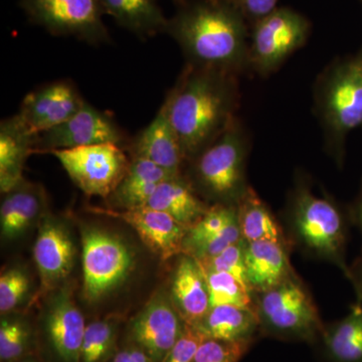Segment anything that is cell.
I'll use <instances>...</instances> for the list:
<instances>
[{"mask_svg":"<svg viewBox=\"0 0 362 362\" xmlns=\"http://www.w3.org/2000/svg\"><path fill=\"white\" fill-rule=\"evenodd\" d=\"M238 76L185 64L161 106L175 130L185 160L197 156L237 119Z\"/></svg>","mask_w":362,"mask_h":362,"instance_id":"1","label":"cell"},{"mask_svg":"<svg viewBox=\"0 0 362 362\" xmlns=\"http://www.w3.org/2000/svg\"><path fill=\"white\" fill-rule=\"evenodd\" d=\"M165 33L187 65L239 75L247 68L250 25L233 0H175Z\"/></svg>","mask_w":362,"mask_h":362,"instance_id":"2","label":"cell"},{"mask_svg":"<svg viewBox=\"0 0 362 362\" xmlns=\"http://www.w3.org/2000/svg\"><path fill=\"white\" fill-rule=\"evenodd\" d=\"M249 136L239 119L213 143L190 159L192 178L189 182L216 204L237 206L247 194V159Z\"/></svg>","mask_w":362,"mask_h":362,"instance_id":"3","label":"cell"},{"mask_svg":"<svg viewBox=\"0 0 362 362\" xmlns=\"http://www.w3.org/2000/svg\"><path fill=\"white\" fill-rule=\"evenodd\" d=\"M314 103L328 149L338 156L345 136L362 125V52L319 75Z\"/></svg>","mask_w":362,"mask_h":362,"instance_id":"4","label":"cell"},{"mask_svg":"<svg viewBox=\"0 0 362 362\" xmlns=\"http://www.w3.org/2000/svg\"><path fill=\"white\" fill-rule=\"evenodd\" d=\"M289 221L297 242L304 250L335 264L350 279L344 255L345 223L334 202L318 197L303 180L300 181L290 197Z\"/></svg>","mask_w":362,"mask_h":362,"instance_id":"5","label":"cell"},{"mask_svg":"<svg viewBox=\"0 0 362 362\" xmlns=\"http://www.w3.org/2000/svg\"><path fill=\"white\" fill-rule=\"evenodd\" d=\"M255 310L259 331L269 337L315 342L325 328L313 299L298 277L255 295Z\"/></svg>","mask_w":362,"mask_h":362,"instance_id":"6","label":"cell"},{"mask_svg":"<svg viewBox=\"0 0 362 362\" xmlns=\"http://www.w3.org/2000/svg\"><path fill=\"white\" fill-rule=\"evenodd\" d=\"M83 296L96 303L122 286L135 268L132 247L115 233L86 226L82 233Z\"/></svg>","mask_w":362,"mask_h":362,"instance_id":"7","label":"cell"},{"mask_svg":"<svg viewBox=\"0 0 362 362\" xmlns=\"http://www.w3.org/2000/svg\"><path fill=\"white\" fill-rule=\"evenodd\" d=\"M311 33V23L290 7L279 6L251 28L247 68L270 75L301 49Z\"/></svg>","mask_w":362,"mask_h":362,"instance_id":"8","label":"cell"},{"mask_svg":"<svg viewBox=\"0 0 362 362\" xmlns=\"http://www.w3.org/2000/svg\"><path fill=\"white\" fill-rule=\"evenodd\" d=\"M30 23L56 37H73L87 44H108L100 0H21Z\"/></svg>","mask_w":362,"mask_h":362,"instance_id":"9","label":"cell"},{"mask_svg":"<svg viewBox=\"0 0 362 362\" xmlns=\"http://www.w3.org/2000/svg\"><path fill=\"white\" fill-rule=\"evenodd\" d=\"M58 159L73 182L90 197L108 199L120 185L130 160L115 143L90 145L49 152Z\"/></svg>","mask_w":362,"mask_h":362,"instance_id":"10","label":"cell"},{"mask_svg":"<svg viewBox=\"0 0 362 362\" xmlns=\"http://www.w3.org/2000/svg\"><path fill=\"white\" fill-rule=\"evenodd\" d=\"M126 136L113 117L86 101L77 114L45 132L35 135L33 153L115 143L122 146Z\"/></svg>","mask_w":362,"mask_h":362,"instance_id":"11","label":"cell"},{"mask_svg":"<svg viewBox=\"0 0 362 362\" xmlns=\"http://www.w3.org/2000/svg\"><path fill=\"white\" fill-rule=\"evenodd\" d=\"M185 326L168 293L158 292L131 319L128 339L156 362H163Z\"/></svg>","mask_w":362,"mask_h":362,"instance_id":"12","label":"cell"},{"mask_svg":"<svg viewBox=\"0 0 362 362\" xmlns=\"http://www.w3.org/2000/svg\"><path fill=\"white\" fill-rule=\"evenodd\" d=\"M85 103L80 90L71 81H56L28 93L18 114L28 129L37 135L65 123Z\"/></svg>","mask_w":362,"mask_h":362,"instance_id":"13","label":"cell"},{"mask_svg":"<svg viewBox=\"0 0 362 362\" xmlns=\"http://www.w3.org/2000/svg\"><path fill=\"white\" fill-rule=\"evenodd\" d=\"M94 211L128 223L145 246L163 261L183 254L187 228L168 214L146 206L122 211L94 209Z\"/></svg>","mask_w":362,"mask_h":362,"instance_id":"14","label":"cell"},{"mask_svg":"<svg viewBox=\"0 0 362 362\" xmlns=\"http://www.w3.org/2000/svg\"><path fill=\"white\" fill-rule=\"evenodd\" d=\"M87 324L70 288H62L47 305L44 329L47 341L61 362H81Z\"/></svg>","mask_w":362,"mask_h":362,"instance_id":"15","label":"cell"},{"mask_svg":"<svg viewBox=\"0 0 362 362\" xmlns=\"http://www.w3.org/2000/svg\"><path fill=\"white\" fill-rule=\"evenodd\" d=\"M40 225L33 259L45 293L56 288L70 275L76 249L70 233L61 221L47 214L42 216Z\"/></svg>","mask_w":362,"mask_h":362,"instance_id":"16","label":"cell"},{"mask_svg":"<svg viewBox=\"0 0 362 362\" xmlns=\"http://www.w3.org/2000/svg\"><path fill=\"white\" fill-rule=\"evenodd\" d=\"M168 294L187 325H197L211 308L206 275L194 257L187 254L178 256Z\"/></svg>","mask_w":362,"mask_h":362,"instance_id":"17","label":"cell"},{"mask_svg":"<svg viewBox=\"0 0 362 362\" xmlns=\"http://www.w3.org/2000/svg\"><path fill=\"white\" fill-rule=\"evenodd\" d=\"M129 147L133 157L153 162L175 175H181L182 164L187 161L175 130L162 107L153 120L135 136Z\"/></svg>","mask_w":362,"mask_h":362,"instance_id":"18","label":"cell"},{"mask_svg":"<svg viewBox=\"0 0 362 362\" xmlns=\"http://www.w3.org/2000/svg\"><path fill=\"white\" fill-rule=\"evenodd\" d=\"M246 266L247 282L254 296L297 278L283 243L247 242Z\"/></svg>","mask_w":362,"mask_h":362,"instance_id":"19","label":"cell"},{"mask_svg":"<svg viewBox=\"0 0 362 362\" xmlns=\"http://www.w3.org/2000/svg\"><path fill=\"white\" fill-rule=\"evenodd\" d=\"M35 134L28 129L18 114L0 123V188L7 194L23 181V171L30 153H33Z\"/></svg>","mask_w":362,"mask_h":362,"instance_id":"20","label":"cell"},{"mask_svg":"<svg viewBox=\"0 0 362 362\" xmlns=\"http://www.w3.org/2000/svg\"><path fill=\"white\" fill-rule=\"evenodd\" d=\"M144 206L169 214L187 230L209 209L182 175L161 182Z\"/></svg>","mask_w":362,"mask_h":362,"instance_id":"21","label":"cell"},{"mask_svg":"<svg viewBox=\"0 0 362 362\" xmlns=\"http://www.w3.org/2000/svg\"><path fill=\"white\" fill-rule=\"evenodd\" d=\"M194 327L204 338L223 341H254L255 335L259 331V322L255 308L220 305L211 307Z\"/></svg>","mask_w":362,"mask_h":362,"instance_id":"22","label":"cell"},{"mask_svg":"<svg viewBox=\"0 0 362 362\" xmlns=\"http://www.w3.org/2000/svg\"><path fill=\"white\" fill-rule=\"evenodd\" d=\"M178 175L153 162L133 157L122 181L108 199L121 209L144 206L161 182Z\"/></svg>","mask_w":362,"mask_h":362,"instance_id":"23","label":"cell"},{"mask_svg":"<svg viewBox=\"0 0 362 362\" xmlns=\"http://www.w3.org/2000/svg\"><path fill=\"white\" fill-rule=\"evenodd\" d=\"M44 190L37 185L21 181L6 194L0 209V226L4 239L21 235L45 209Z\"/></svg>","mask_w":362,"mask_h":362,"instance_id":"24","label":"cell"},{"mask_svg":"<svg viewBox=\"0 0 362 362\" xmlns=\"http://www.w3.org/2000/svg\"><path fill=\"white\" fill-rule=\"evenodd\" d=\"M104 14L139 39L165 33L168 18L157 0H100Z\"/></svg>","mask_w":362,"mask_h":362,"instance_id":"25","label":"cell"},{"mask_svg":"<svg viewBox=\"0 0 362 362\" xmlns=\"http://www.w3.org/2000/svg\"><path fill=\"white\" fill-rule=\"evenodd\" d=\"M319 341L329 362H362V300L341 320L324 328Z\"/></svg>","mask_w":362,"mask_h":362,"instance_id":"26","label":"cell"},{"mask_svg":"<svg viewBox=\"0 0 362 362\" xmlns=\"http://www.w3.org/2000/svg\"><path fill=\"white\" fill-rule=\"evenodd\" d=\"M237 216L240 233L246 242L274 240L286 244L275 216L251 187L237 204Z\"/></svg>","mask_w":362,"mask_h":362,"instance_id":"27","label":"cell"},{"mask_svg":"<svg viewBox=\"0 0 362 362\" xmlns=\"http://www.w3.org/2000/svg\"><path fill=\"white\" fill-rule=\"evenodd\" d=\"M119 320L106 317L88 324L83 340L81 362H108L117 351Z\"/></svg>","mask_w":362,"mask_h":362,"instance_id":"28","label":"cell"},{"mask_svg":"<svg viewBox=\"0 0 362 362\" xmlns=\"http://www.w3.org/2000/svg\"><path fill=\"white\" fill-rule=\"evenodd\" d=\"M202 269L206 275L211 307L235 305L255 308L254 294L238 279L226 272Z\"/></svg>","mask_w":362,"mask_h":362,"instance_id":"29","label":"cell"},{"mask_svg":"<svg viewBox=\"0 0 362 362\" xmlns=\"http://www.w3.org/2000/svg\"><path fill=\"white\" fill-rule=\"evenodd\" d=\"M33 333L25 320L4 317L0 321V361L16 362L28 356L32 346Z\"/></svg>","mask_w":362,"mask_h":362,"instance_id":"30","label":"cell"},{"mask_svg":"<svg viewBox=\"0 0 362 362\" xmlns=\"http://www.w3.org/2000/svg\"><path fill=\"white\" fill-rule=\"evenodd\" d=\"M246 247L247 242L242 239L226 247L225 251L221 252L218 256L197 261L201 263L202 268L230 274L252 292L247 282Z\"/></svg>","mask_w":362,"mask_h":362,"instance_id":"31","label":"cell"},{"mask_svg":"<svg viewBox=\"0 0 362 362\" xmlns=\"http://www.w3.org/2000/svg\"><path fill=\"white\" fill-rule=\"evenodd\" d=\"M30 289L28 273L21 267H13L0 276V313L6 315L25 299Z\"/></svg>","mask_w":362,"mask_h":362,"instance_id":"32","label":"cell"},{"mask_svg":"<svg viewBox=\"0 0 362 362\" xmlns=\"http://www.w3.org/2000/svg\"><path fill=\"white\" fill-rule=\"evenodd\" d=\"M247 341H223L204 338L192 362H239L251 347Z\"/></svg>","mask_w":362,"mask_h":362,"instance_id":"33","label":"cell"},{"mask_svg":"<svg viewBox=\"0 0 362 362\" xmlns=\"http://www.w3.org/2000/svg\"><path fill=\"white\" fill-rule=\"evenodd\" d=\"M204 337L194 326H185V331L169 351L163 362H192Z\"/></svg>","mask_w":362,"mask_h":362,"instance_id":"34","label":"cell"},{"mask_svg":"<svg viewBox=\"0 0 362 362\" xmlns=\"http://www.w3.org/2000/svg\"><path fill=\"white\" fill-rule=\"evenodd\" d=\"M235 6L252 28L278 8L279 0H233Z\"/></svg>","mask_w":362,"mask_h":362,"instance_id":"35","label":"cell"},{"mask_svg":"<svg viewBox=\"0 0 362 362\" xmlns=\"http://www.w3.org/2000/svg\"><path fill=\"white\" fill-rule=\"evenodd\" d=\"M110 362H156L144 350L134 344L117 350Z\"/></svg>","mask_w":362,"mask_h":362,"instance_id":"36","label":"cell"},{"mask_svg":"<svg viewBox=\"0 0 362 362\" xmlns=\"http://www.w3.org/2000/svg\"><path fill=\"white\" fill-rule=\"evenodd\" d=\"M350 280L356 287L358 299L362 300V256L358 263L354 267V270H350Z\"/></svg>","mask_w":362,"mask_h":362,"instance_id":"37","label":"cell"},{"mask_svg":"<svg viewBox=\"0 0 362 362\" xmlns=\"http://www.w3.org/2000/svg\"><path fill=\"white\" fill-rule=\"evenodd\" d=\"M356 218L357 223H358V226H361L362 230V195L361 201H359L358 206H357Z\"/></svg>","mask_w":362,"mask_h":362,"instance_id":"38","label":"cell"},{"mask_svg":"<svg viewBox=\"0 0 362 362\" xmlns=\"http://www.w3.org/2000/svg\"><path fill=\"white\" fill-rule=\"evenodd\" d=\"M16 362H40V361H37V358H35V357L25 356V357H23V358H21V361H18Z\"/></svg>","mask_w":362,"mask_h":362,"instance_id":"39","label":"cell"}]
</instances>
